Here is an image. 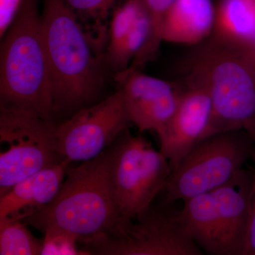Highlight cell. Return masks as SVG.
I'll use <instances>...</instances> for the list:
<instances>
[{
    "instance_id": "7",
    "label": "cell",
    "mask_w": 255,
    "mask_h": 255,
    "mask_svg": "<svg viewBox=\"0 0 255 255\" xmlns=\"http://www.w3.org/2000/svg\"><path fill=\"white\" fill-rule=\"evenodd\" d=\"M172 172L168 159L141 135L125 130L112 145L111 191L121 217L134 219L162 192Z\"/></svg>"
},
{
    "instance_id": "17",
    "label": "cell",
    "mask_w": 255,
    "mask_h": 255,
    "mask_svg": "<svg viewBox=\"0 0 255 255\" xmlns=\"http://www.w3.org/2000/svg\"><path fill=\"white\" fill-rule=\"evenodd\" d=\"M78 17L85 31L95 30L100 38L106 34L103 23L110 14L117 0H65Z\"/></svg>"
},
{
    "instance_id": "19",
    "label": "cell",
    "mask_w": 255,
    "mask_h": 255,
    "mask_svg": "<svg viewBox=\"0 0 255 255\" xmlns=\"http://www.w3.org/2000/svg\"><path fill=\"white\" fill-rule=\"evenodd\" d=\"M253 160L255 164V168L253 169L254 174L251 195L249 228L244 255H255V152Z\"/></svg>"
},
{
    "instance_id": "18",
    "label": "cell",
    "mask_w": 255,
    "mask_h": 255,
    "mask_svg": "<svg viewBox=\"0 0 255 255\" xmlns=\"http://www.w3.org/2000/svg\"><path fill=\"white\" fill-rule=\"evenodd\" d=\"M24 0H0V37L1 38L14 21Z\"/></svg>"
},
{
    "instance_id": "6",
    "label": "cell",
    "mask_w": 255,
    "mask_h": 255,
    "mask_svg": "<svg viewBox=\"0 0 255 255\" xmlns=\"http://www.w3.org/2000/svg\"><path fill=\"white\" fill-rule=\"evenodd\" d=\"M255 152V140L244 130L204 137L172 169L162 191L164 204L184 201L221 187L253 159Z\"/></svg>"
},
{
    "instance_id": "11",
    "label": "cell",
    "mask_w": 255,
    "mask_h": 255,
    "mask_svg": "<svg viewBox=\"0 0 255 255\" xmlns=\"http://www.w3.org/2000/svg\"><path fill=\"white\" fill-rule=\"evenodd\" d=\"M179 89L177 107L168 122L157 130L159 150L174 168L204 136L211 114V99L204 82L186 74Z\"/></svg>"
},
{
    "instance_id": "2",
    "label": "cell",
    "mask_w": 255,
    "mask_h": 255,
    "mask_svg": "<svg viewBox=\"0 0 255 255\" xmlns=\"http://www.w3.org/2000/svg\"><path fill=\"white\" fill-rule=\"evenodd\" d=\"M112 145L78 167L68 165L53 201L21 221L44 233V241L63 238L82 246L112 229L122 218L111 191Z\"/></svg>"
},
{
    "instance_id": "13",
    "label": "cell",
    "mask_w": 255,
    "mask_h": 255,
    "mask_svg": "<svg viewBox=\"0 0 255 255\" xmlns=\"http://www.w3.org/2000/svg\"><path fill=\"white\" fill-rule=\"evenodd\" d=\"M69 164L45 167L0 196V219L23 220L48 206L59 192Z\"/></svg>"
},
{
    "instance_id": "4",
    "label": "cell",
    "mask_w": 255,
    "mask_h": 255,
    "mask_svg": "<svg viewBox=\"0 0 255 255\" xmlns=\"http://www.w3.org/2000/svg\"><path fill=\"white\" fill-rule=\"evenodd\" d=\"M2 38L0 107L51 119V77L38 0L23 1Z\"/></svg>"
},
{
    "instance_id": "8",
    "label": "cell",
    "mask_w": 255,
    "mask_h": 255,
    "mask_svg": "<svg viewBox=\"0 0 255 255\" xmlns=\"http://www.w3.org/2000/svg\"><path fill=\"white\" fill-rule=\"evenodd\" d=\"M98 255H201L179 213L153 207L134 219L122 218L112 229L82 245Z\"/></svg>"
},
{
    "instance_id": "5",
    "label": "cell",
    "mask_w": 255,
    "mask_h": 255,
    "mask_svg": "<svg viewBox=\"0 0 255 255\" xmlns=\"http://www.w3.org/2000/svg\"><path fill=\"white\" fill-rule=\"evenodd\" d=\"M253 174L243 167L221 187L183 201L179 217L204 253L244 255Z\"/></svg>"
},
{
    "instance_id": "3",
    "label": "cell",
    "mask_w": 255,
    "mask_h": 255,
    "mask_svg": "<svg viewBox=\"0 0 255 255\" xmlns=\"http://www.w3.org/2000/svg\"><path fill=\"white\" fill-rule=\"evenodd\" d=\"M41 20L51 77L53 114L77 112L90 103L102 86L99 58L65 0H44Z\"/></svg>"
},
{
    "instance_id": "9",
    "label": "cell",
    "mask_w": 255,
    "mask_h": 255,
    "mask_svg": "<svg viewBox=\"0 0 255 255\" xmlns=\"http://www.w3.org/2000/svg\"><path fill=\"white\" fill-rule=\"evenodd\" d=\"M56 127L51 119L0 107V196L45 167L68 162L58 152Z\"/></svg>"
},
{
    "instance_id": "10",
    "label": "cell",
    "mask_w": 255,
    "mask_h": 255,
    "mask_svg": "<svg viewBox=\"0 0 255 255\" xmlns=\"http://www.w3.org/2000/svg\"><path fill=\"white\" fill-rule=\"evenodd\" d=\"M130 122L119 89L100 103L82 107L57 126L58 152L68 163L95 158L117 140Z\"/></svg>"
},
{
    "instance_id": "15",
    "label": "cell",
    "mask_w": 255,
    "mask_h": 255,
    "mask_svg": "<svg viewBox=\"0 0 255 255\" xmlns=\"http://www.w3.org/2000/svg\"><path fill=\"white\" fill-rule=\"evenodd\" d=\"M213 33L235 41L255 43V0H221Z\"/></svg>"
},
{
    "instance_id": "1",
    "label": "cell",
    "mask_w": 255,
    "mask_h": 255,
    "mask_svg": "<svg viewBox=\"0 0 255 255\" xmlns=\"http://www.w3.org/2000/svg\"><path fill=\"white\" fill-rule=\"evenodd\" d=\"M197 46L185 70L206 84L211 96V117L203 138L244 130L255 141V43L213 33Z\"/></svg>"
},
{
    "instance_id": "12",
    "label": "cell",
    "mask_w": 255,
    "mask_h": 255,
    "mask_svg": "<svg viewBox=\"0 0 255 255\" xmlns=\"http://www.w3.org/2000/svg\"><path fill=\"white\" fill-rule=\"evenodd\" d=\"M124 103L130 122L139 131H157L173 115L179 101V88L140 70L118 73Z\"/></svg>"
},
{
    "instance_id": "14",
    "label": "cell",
    "mask_w": 255,
    "mask_h": 255,
    "mask_svg": "<svg viewBox=\"0 0 255 255\" xmlns=\"http://www.w3.org/2000/svg\"><path fill=\"white\" fill-rule=\"evenodd\" d=\"M215 18L211 0H176L164 16L162 41L199 45L214 32Z\"/></svg>"
},
{
    "instance_id": "16",
    "label": "cell",
    "mask_w": 255,
    "mask_h": 255,
    "mask_svg": "<svg viewBox=\"0 0 255 255\" xmlns=\"http://www.w3.org/2000/svg\"><path fill=\"white\" fill-rule=\"evenodd\" d=\"M43 248L21 220L0 219V255H43Z\"/></svg>"
}]
</instances>
